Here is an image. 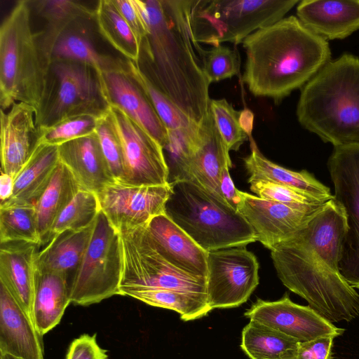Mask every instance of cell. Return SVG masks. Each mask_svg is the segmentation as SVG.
Instances as JSON below:
<instances>
[{"mask_svg": "<svg viewBox=\"0 0 359 359\" xmlns=\"http://www.w3.org/2000/svg\"><path fill=\"white\" fill-rule=\"evenodd\" d=\"M121 295L153 306L175 311L184 321L202 318L212 310L207 296L195 293L164 289H136L124 290Z\"/></svg>", "mask_w": 359, "mask_h": 359, "instance_id": "d6a6232c", "label": "cell"}, {"mask_svg": "<svg viewBox=\"0 0 359 359\" xmlns=\"http://www.w3.org/2000/svg\"><path fill=\"white\" fill-rule=\"evenodd\" d=\"M60 162L58 147L40 143L14 179L13 191L0 206L34 204Z\"/></svg>", "mask_w": 359, "mask_h": 359, "instance_id": "484cf974", "label": "cell"}, {"mask_svg": "<svg viewBox=\"0 0 359 359\" xmlns=\"http://www.w3.org/2000/svg\"><path fill=\"white\" fill-rule=\"evenodd\" d=\"M165 213L207 252L245 247L257 241L245 217L191 181L170 184Z\"/></svg>", "mask_w": 359, "mask_h": 359, "instance_id": "8992f818", "label": "cell"}, {"mask_svg": "<svg viewBox=\"0 0 359 359\" xmlns=\"http://www.w3.org/2000/svg\"><path fill=\"white\" fill-rule=\"evenodd\" d=\"M0 198L1 202L8 200L12 195L14 186V178L1 171Z\"/></svg>", "mask_w": 359, "mask_h": 359, "instance_id": "c3c4849f", "label": "cell"}, {"mask_svg": "<svg viewBox=\"0 0 359 359\" xmlns=\"http://www.w3.org/2000/svg\"><path fill=\"white\" fill-rule=\"evenodd\" d=\"M148 33L138 64L147 77L191 121L199 124L210 104L189 22L190 0H136Z\"/></svg>", "mask_w": 359, "mask_h": 359, "instance_id": "7a4b0ae2", "label": "cell"}, {"mask_svg": "<svg viewBox=\"0 0 359 359\" xmlns=\"http://www.w3.org/2000/svg\"><path fill=\"white\" fill-rule=\"evenodd\" d=\"M31 6L19 1L0 26V107L25 102L37 109L46 83L47 65L32 30Z\"/></svg>", "mask_w": 359, "mask_h": 359, "instance_id": "5b68a950", "label": "cell"}, {"mask_svg": "<svg viewBox=\"0 0 359 359\" xmlns=\"http://www.w3.org/2000/svg\"><path fill=\"white\" fill-rule=\"evenodd\" d=\"M95 135L113 178L116 182H121L124 175L122 148L111 121L109 111L99 118Z\"/></svg>", "mask_w": 359, "mask_h": 359, "instance_id": "b9f144b4", "label": "cell"}, {"mask_svg": "<svg viewBox=\"0 0 359 359\" xmlns=\"http://www.w3.org/2000/svg\"><path fill=\"white\" fill-rule=\"evenodd\" d=\"M100 212L97 194L81 189L55 220L46 243L64 231L79 230L90 226Z\"/></svg>", "mask_w": 359, "mask_h": 359, "instance_id": "74e56055", "label": "cell"}, {"mask_svg": "<svg viewBox=\"0 0 359 359\" xmlns=\"http://www.w3.org/2000/svg\"><path fill=\"white\" fill-rule=\"evenodd\" d=\"M242 44L246 54L243 81L254 96L276 104L304 86L330 57L326 39L292 15L254 32Z\"/></svg>", "mask_w": 359, "mask_h": 359, "instance_id": "3957f363", "label": "cell"}, {"mask_svg": "<svg viewBox=\"0 0 359 359\" xmlns=\"http://www.w3.org/2000/svg\"><path fill=\"white\" fill-rule=\"evenodd\" d=\"M81 189L68 168L60 161L48 185L34 204L41 245L46 244L55 220Z\"/></svg>", "mask_w": 359, "mask_h": 359, "instance_id": "f546056e", "label": "cell"}, {"mask_svg": "<svg viewBox=\"0 0 359 359\" xmlns=\"http://www.w3.org/2000/svg\"><path fill=\"white\" fill-rule=\"evenodd\" d=\"M0 241L41 245L34 204L0 206Z\"/></svg>", "mask_w": 359, "mask_h": 359, "instance_id": "e575fe53", "label": "cell"}, {"mask_svg": "<svg viewBox=\"0 0 359 359\" xmlns=\"http://www.w3.org/2000/svg\"><path fill=\"white\" fill-rule=\"evenodd\" d=\"M123 266L120 292L164 289L207 296L205 278L175 268L158 252L145 226L120 232Z\"/></svg>", "mask_w": 359, "mask_h": 359, "instance_id": "30bf717a", "label": "cell"}, {"mask_svg": "<svg viewBox=\"0 0 359 359\" xmlns=\"http://www.w3.org/2000/svg\"><path fill=\"white\" fill-rule=\"evenodd\" d=\"M68 275L36 271L33 322L42 337L60 323L71 303Z\"/></svg>", "mask_w": 359, "mask_h": 359, "instance_id": "4316f807", "label": "cell"}, {"mask_svg": "<svg viewBox=\"0 0 359 359\" xmlns=\"http://www.w3.org/2000/svg\"><path fill=\"white\" fill-rule=\"evenodd\" d=\"M251 153L244 158L248 181L264 180L304 192L323 201L334 198L329 187L317 180L306 170L300 172L286 169L264 157L250 137Z\"/></svg>", "mask_w": 359, "mask_h": 359, "instance_id": "83f0119b", "label": "cell"}, {"mask_svg": "<svg viewBox=\"0 0 359 359\" xmlns=\"http://www.w3.org/2000/svg\"><path fill=\"white\" fill-rule=\"evenodd\" d=\"M334 337H322L299 342L296 359H333L332 345Z\"/></svg>", "mask_w": 359, "mask_h": 359, "instance_id": "bcb514c9", "label": "cell"}, {"mask_svg": "<svg viewBox=\"0 0 359 359\" xmlns=\"http://www.w3.org/2000/svg\"><path fill=\"white\" fill-rule=\"evenodd\" d=\"M327 165L334 196L345 211L348 226L339 271L351 287L359 289V145L334 147Z\"/></svg>", "mask_w": 359, "mask_h": 359, "instance_id": "8fae6325", "label": "cell"}, {"mask_svg": "<svg viewBox=\"0 0 359 359\" xmlns=\"http://www.w3.org/2000/svg\"><path fill=\"white\" fill-rule=\"evenodd\" d=\"M0 353L43 359L41 336L34 322L0 283Z\"/></svg>", "mask_w": 359, "mask_h": 359, "instance_id": "44dd1931", "label": "cell"}, {"mask_svg": "<svg viewBox=\"0 0 359 359\" xmlns=\"http://www.w3.org/2000/svg\"><path fill=\"white\" fill-rule=\"evenodd\" d=\"M36 245L25 242L1 243L0 283L33 321L36 268Z\"/></svg>", "mask_w": 359, "mask_h": 359, "instance_id": "7402d4cb", "label": "cell"}, {"mask_svg": "<svg viewBox=\"0 0 359 359\" xmlns=\"http://www.w3.org/2000/svg\"><path fill=\"white\" fill-rule=\"evenodd\" d=\"M100 73L93 67L69 60L51 62L46 71L36 125L45 128L68 117H102L109 109Z\"/></svg>", "mask_w": 359, "mask_h": 359, "instance_id": "ba28073f", "label": "cell"}, {"mask_svg": "<svg viewBox=\"0 0 359 359\" xmlns=\"http://www.w3.org/2000/svg\"><path fill=\"white\" fill-rule=\"evenodd\" d=\"M229 167L224 168L220 177V190L223 198L229 205L236 211H238V205L240 201L238 189H237L229 175Z\"/></svg>", "mask_w": 359, "mask_h": 359, "instance_id": "7dc6e473", "label": "cell"}, {"mask_svg": "<svg viewBox=\"0 0 359 359\" xmlns=\"http://www.w3.org/2000/svg\"><path fill=\"white\" fill-rule=\"evenodd\" d=\"M90 21L76 22L56 36L43 54L47 66L53 61L69 60L91 66L100 74L123 67L125 60L104 54L96 48Z\"/></svg>", "mask_w": 359, "mask_h": 359, "instance_id": "cb8c5ba5", "label": "cell"}, {"mask_svg": "<svg viewBox=\"0 0 359 359\" xmlns=\"http://www.w3.org/2000/svg\"><path fill=\"white\" fill-rule=\"evenodd\" d=\"M347 231L345 211L334 198L271 250L283 284L332 323L350 322L359 316V294L339 271Z\"/></svg>", "mask_w": 359, "mask_h": 359, "instance_id": "6da1fadb", "label": "cell"}, {"mask_svg": "<svg viewBox=\"0 0 359 359\" xmlns=\"http://www.w3.org/2000/svg\"><path fill=\"white\" fill-rule=\"evenodd\" d=\"M298 0H190L191 36L212 46L241 43L254 32L284 18Z\"/></svg>", "mask_w": 359, "mask_h": 359, "instance_id": "52a82bcc", "label": "cell"}, {"mask_svg": "<svg viewBox=\"0 0 359 359\" xmlns=\"http://www.w3.org/2000/svg\"><path fill=\"white\" fill-rule=\"evenodd\" d=\"M226 166L232 168L229 151L218 131L210 107L198 124L191 163V182L201 187L215 200L229 206L220 190L221 175Z\"/></svg>", "mask_w": 359, "mask_h": 359, "instance_id": "d6986e66", "label": "cell"}, {"mask_svg": "<svg viewBox=\"0 0 359 359\" xmlns=\"http://www.w3.org/2000/svg\"><path fill=\"white\" fill-rule=\"evenodd\" d=\"M0 359H20L13 355L6 354V353H0Z\"/></svg>", "mask_w": 359, "mask_h": 359, "instance_id": "f907efd6", "label": "cell"}, {"mask_svg": "<svg viewBox=\"0 0 359 359\" xmlns=\"http://www.w3.org/2000/svg\"><path fill=\"white\" fill-rule=\"evenodd\" d=\"M170 184L133 186L113 182L96 194L100 210L120 233L145 226L154 217L165 213Z\"/></svg>", "mask_w": 359, "mask_h": 359, "instance_id": "5bb4252c", "label": "cell"}, {"mask_svg": "<svg viewBox=\"0 0 359 359\" xmlns=\"http://www.w3.org/2000/svg\"><path fill=\"white\" fill-rule=\"evenodd\" d=\"M238 194V211L251 226L257 241L270 250L293 236L324 205H290L239 190Z\"/></svg>", "mask_w": 359, "mask_h": 359, "instance_id": "9a60e30c", "label": "cell"}, {"mask_svg": "<svg viewBox=\"0 0 359 359\" xmlns=\"http://www.w3.org/2000/svg\"><path fill=\"white\" fill-rule=\"evenodd\" d=\"M212 116L218 131L229 151H238L250 137L243 128L237 111L224 99H211L210 104Z\"/></svg>", "mask_w": 359, "mask_h": 359, "instance_id": "ab89813d", "label": "cell"}, {"mask_svg": "<svg viewBox=\"0 0 359 359\" xmlns=\"http://www.w3.org/2000/svg\"><path fill=\"white\" fill-rule=\"evenodd\" d=\"M240 121L244 130L251 137V131L253 123V114L248 109L241 111Z\"/></svg>", "mask_w": 359, "mask_h": 359, "instance_id": "681fc988", "label": "cell"}, {"mask_svg": "<svg viewBox=\"0 0 359 359\" xmlns=\"http://www.w3.org/2000/svg\"><path fill=\"white\" fill-rule=\"evenodd\" d=\"M301 23L325 39H341L359 29V0L299 2Z\"/></svg>", "mask_w": 359, "mask_h": 359, "instance_id": "603a6c76", "label": "cell"}, {"mask_svg": "<svg viewBox=\"0 0 359 359\" xmlns=\"http://www.w3.org/2000/svg\"><path fill=\"white\" fill-rule=\"evenodd\" d=\"M299 341L254 320L242 332L241 347L250 359H296Z\"/></svg>", "mask_w": 359, "mask_h": 359, "instance_id": "1f68e13d", "label": "cell"}, {"mask_svg": "<svg viewBox=\"0 0 359 359\" xmlns=\"http://www.w3.org/2000/svg\"><path fill=\"white\" fill-rule=\"evenodd\" d=\"M248 182L250 190L263 199L290 205H320L326 203L304 192L273 182L264 180Z\"/></svg>", "mask_w": 359, "mask_h": 359, "instance_id": "7bdbcfd3", "label": "cell"}, {"mask_svg": "<svg viewBox=\"0 0 359 359\" xmlns=\"http://www.w3.org/2000/svg\"><path fill=\"white\" fill-rule=\"evenodd\" d=\"M196 48L210 83L239 74L241 61L237 49L220 44L206 50L199 43Z\"/></svg>", "mask_w": 359, "mask_h": 359, "instance_id": "f35d334b", "label": "cell"}, {"mask_svg": "<svg viewBox=\"0 0 359 359\" xmlns=\"http://www.w3.org/2000/svg\"><path fill=\"white\" fill-rule=\"evenodd\" d=\"M29 2L38 15L46 22L44 29L37 34L43 57L53 41L67 27L78 21L95 20V9L79 1L39 0Z\"/></svg>", "mask_w": 359, "mask_h": 359, "instance_id": "4dcf8cb0", "label": "cell"}, {"mask_svg": "<svg viewBox=\"0 0 359 359\" xmlns=\"http://www.w3.org/2000/svg\"><path fill=\"white\" fill-rule=\"evenodd\" d=\"M297 116L325 142L359 145V59L345 54L324 65L304 86Z\"/></svg>", "mask_w": 359, "mask_h": 359, "instance_id": "277c9868", "label": "cell"}, {"mask_svg": "<svg viewBox=\"0 0 359 359\" xmlns=\"http://www.w3.org/2000/svg\"><path fill=\"white\" fill-rule=\"evenodd\" d=\"M112 1L141 46L142 40L148 33V28L136 0Z\"/></svg>", "mask_w": 359, "mask_h": 359, "instance_id": "ee69618b", "label": "cell"}, {"mask_svg": "<svg viewBox=\"0 0 359 359\" xmlns=\"http://www.w3.org/2000/svg\"><path fill=\"white\" fill-rule=\"evenodd\" d=\"M125 61L128 72L140 86L168 130H186L198 125L191 121L151 82L137 62L127 59Z\"/></svg>", "mask_w": 359, "mask_h": 359, "instance_id": "d590c367", "label": "cell"}, {"mask_svg": "<svg viewBox=\"0 0 359 359\" xmlns=\"http://www.w3.org/2000/svg\"><path fill=\"white\" fill-rule=\"evenodd\" d=\"M99 117L80 115L68 117L55 125L40 128V143L59 146L95 133Z\"/></svg>", "mask_w": 359, "mask_h": 359, "instance_id": "60d3db41", "label": "cell"}, {"mask_svg": "<svg viewBox=\"0 0 359 359\" xmlns=\"http://www.w3.org/2000/svg\"><path fill=\"white\" fill-rule=\"evenodd\" d=\"M158 252L177 269L195 278L207 279L208 253L165 213L145 225Z\"/></svg>", "mask_w": 359, "mask_h": 359, "instance_id": "ffe728a7", "label": "cell"}, {"mask_svg": "<svg viewBox=\"0 0 359 359\" xmlns=\"http://www.w3.org/2000/svg\"><path fill=\"white\" fill-rule=\"evenodd\" d=\"M198 125L189 129L168 130V142L163 148L168 168V183L191 181V163L198 135Z\"/></svg>", "mask_w": 359, "mask_h": 359, "instance_id": "8d00e7d4", "label": "cell"}, {"mask_svg": "<svg viewBox=\"0 0 359 359\" xmlns=\"http://www.w3.org/2000/svg\"><path fill=\"white\" fill-rule=\"evenodd\" d=\"M207 302L212 310L237 307L259 284V263L245 247L208 252Z\"/></svg>", "mask_w": 359, "mask_h": 359, "instance_id": "7c38bea8", "label": "cell"}, {"mask_svg": "<svg viewBox=\"0 0 359 359\" xmlns=\"http://www.w3.org/2000/svg\"><path fill=\"white\" fill-rule=\"evenodd\" d=\"M57 147L60 161L68 168L81 189L97 194L115 181L95 133Z\"/></svg>", "mask_w": 359, "mask_h": 359, "instance_id": "d4e9b609", "label": "cell"}, {"mask_svg": "<svg viewBox=\"0 0 359 359\" xmlns=\"http://www.w3.org/2000/svg\"><path fill=\"white\" fill-rule=\"evenodd\" d=\"M122 266L120 233L100 210L89 244L74 271L69 285L71 303L88 306L121 295Z\"/></svg>", "mask_w": 359, "mask_h": 359, "instance_id": "9c48e42d", "label": "cell"}, {"mask_svg": "<svg viewBox=\"0 0 359 359\" xmlns=\"http://www.w3.org/2000/svg\"><path fill=\"white\" fill-rule=\"evenodd\" d=\"M36 110L25 102H15L6 113L1 109V172L14 179L40 144Z\"/></svg>", "mask_w": 359, "mask_h": 359, "instance_id": "ac0fdd59", "label": "cell"}, {"mask_svg": "<svg viewBox=\"0 0 359 359\" xmlns=\"http://www.w3.org/2000/svg\"><path fill=\"white\" fill-rule=\"evenodd\" d=\"M95 222L76 231H66L53 238L36 255L39 272H57L68 275L76 269L90 241Z\"/></svg>", "mask_w": 359, "mask_h": 359, "instance_id": "f1b7e54d", "label": "cell"}, {"mask_svg": "<svg viewBox=\"0 0 359 359\" xmlns=\"http://www.w3.org/2000/svg\"><path fill=\"white\" fill-rule=\"evenodd\" d=\"M244 315L299 342L327 336L335 338L344 332V329L336 327L309 306L294 303L287 294L273 302L258 299Z\"/></svg>", "mask_w": 359, "mask_h": 359, "instance_id": "2e32d148", "label": "cell"}, {"mask_svg": "<svg viewBox=\"0 0 359 359\" xmlns=\"http://www.w3.org/2000/svg\"><path fill=\"white\" fill-rule=\"evenodd\" d=\"M109 115L123 152L124 175L120 183L133 186L169 184L168 168L159 143L118 108L110 106Z\"/></svg>", "mask_w": 359, "mask_h": 359, "instance_id": "4fadbf2b", "label": "cell"}, {"mask_svg": "<svg viewBox=\"0 0 359 359\" xmlns=\"http://www.w3.org/2000/svg\"><path fill=\"white\" fill-rule=\"evenodd\" d=\"M107 352L98 345L96 334H84L71 343L66 359H108Z\"/></svg>", "mask_w": 359, "mask_h": 359, "instance_id": "f6af8a7d", "label": "cell"}, {"mask_svg": "<svg viewBox=\"0 0 359 359\" xmlns=\"http://www.w3.org/2000/svg\"><path fill=\"white\" fill-rule=\"evenodd\" d=\"M100 74L109 106L118 108L163 147L168 142V129L146 94L123 67Z\"/></svg>", "mask_w": 359, "mask_h": 359, "instance_id": "e0dca14e", "label": "cell"}, {"mask_svg": "<svg viewBox=\"0 0 359 359\" xmlns=\"http://www.w3.org/2000/svg\"><path fill=\"white\" fill-rule=\"evenodd\" d=\"M100 34L126 59L139 62L140 45L112 0H100L95 9Z\"/></svg>", "mask_w": 359, "mask_h": 359, "instance_id": "836d02e7", "label": "cell"}]
</instances>
